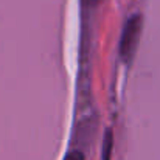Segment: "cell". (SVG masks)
<instances>
[{
  "label": "cell",
  "mask_w": 160,
  "mask_h": 160,
  "mask_svg": "<svg viewBox=\"0 0 160 160\" xmlns=\"http://www.w3.org/2000/svg\"><path fill=\"white\" fill-rule=\"evenodd\" d=\"M140 30H142V17L135 14L126 22L120 41V54L124 61H129L135 53L140 38Z\"/></svg>",
  "instance_id": "1"
},
{
  "label": "cell",
  "mask_w": 160,
  "mask_h": 160,
  "mask_svg": "<svg viewBox=\"0 0 160 160\" xmlns=\"http://www.w3.org/2000/svg\"><path fill=\"white\" fill-rule=\"evenodd\" d=\"M113 148V138H112V134L110 131L106 132V137H104V142H103V160H110V151Z\"/></svg>",
  "instance_id": "2"
},
{
  "label": "cell",
  "mask_w": 160,
  "mask_h": 160,
  "mask_svg": "<svg viewBox=\"0 0 160 160\" xmlns=\"http://www.w3.org/2000/svg\"><path fill=\"white\" fill-rule=\"evenodd\" d=\"M64 160H84V156H82V152H79V151H72V152H68V154L65 156Z\"/></svg>",
  "instance_id": "3"
},
{
  "label": "cell",
  "mask_w": 160,
  "mask_h": 160,
  "mask_svg": "<svg viewBox=\"0 0 160 160\" xmlns=\"http://www.w3.org/2000/svg\"><path fill=\"white\" fill-rule=\"evenodd\" d=\"M100 2H101V0H82V3H84L86 6H97Z\"/></svg>",
  "instance_id": "4"
}]
</instances>
